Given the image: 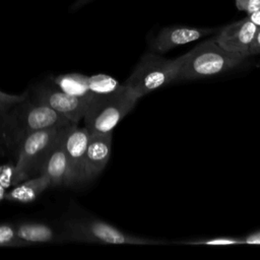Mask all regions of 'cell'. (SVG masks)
<instances>
[{"mask_svg": "<svg viewBox=\"0 0 260 260\" xmlns=\"http://www.w3.org/2000/svg\"><path fill=\"white\" fill-rule=\"evenodd\" d=\"M191 244H200V245H241L243 244L242 238L236 237H217L207 240H201L196 242H191Z\"/></svg>", "mask_w": 260, "mask_h": 260, "instance_id": "obj_18", "label": "cell"}, {"mask_svg": "<svg viewBox=\"0 0 260 260\" xmlns=\"http://www.w3.org/2000/svg\"><path fill=\"white\" fill-rule=\"evenodd\" d=\"M90 133L85 127L69 125L63 135V147L68 165L69 186L82 183L83 162Z\"/></svg>", "mask_w": 260, "mask_h": 260, "instance_id": "obj_9", "label": "cell"}, {"mask_svg": "<svg viewBox=\"0 0 260 260\" xmlns=\"http://www.w3.org/2000/svg\"><path fill=\"white\" fill-rule=\"evenodd\" d=\"M5 194H6L5 187L0 183V201H2L5 198Z\"/></svg>", "mask_w": 260, "mask_h": 260, "instance_id": "obj_24", "label": "cell"}, {"mask_svg": "<svg viewBox=\"0 0 260 260\" xmlns=\"http://www.w3.org/2000/svg\"><path fill=\"white\" fill-rule=\"evenodd\" d=\"M184 60L176 82L216 76L239 67L248 57L229 52L211 38L183 55Z\"/></svg>", "mask_w": 260, "mask_h": 260, "instance_id": "obj_2", "label": "cell"}, {"mask_svg": "<svg viewBox=\"0 0 260 260\" xmlns=\"http://www.w3.org/2000/svg\"><path fill=\"white\" fill-rule=\"evenodd\" d=\"M242 240H243V244L260 245V230L255 231V232L243 237Z\"/></svg>", "mask_w": 260, "mask_h": 260, "instance_id": "obj_21", "label": "cell"}, {"mask_svg": "<svg viewBox=\"0 0 260 260\" xmlns=\"http://www.w3.org/2000/svg\"><path fill=\"white\" fill-rule=\"evenodd\" d=\"M27 96V91L21 94H8L0 91V117L3 116L16 103Z\"/></svg>", "mask_w": 260, "mask_h": 260, "instance_id": "obj_17", "label": "cell"}, {"mask_svg": "<svg viewBox=\"0 0 260 260\" xmlns=\"http://www.w3.org/2000/svg\"><path fill=\"white\" fill-rule=\"evenodd\" d=\"M94 0H75L71 6H70V11H76L78 9H80L81 7L89 4L90 2H92Z\"/></svg>", "mask_w": 260, "mask_h": 260, "instance_id": "obj_22", "label": "cell"}, {"mask_svg": "<svg viewBox=\"0 0 260 260\" xmlns=\"http://www.w3.org/2000/svg\"><path fill=\"white\" fill-rule=\"evenodd\" d=\"M258 27L247 17L225 25L214 37L224 50L248 57V50Z\"/></svg>", "mask_w": 260, "mask_h": 260, "instance_id": "obj_11", "label": "cell"}, {"mask_svg": "<svg viewBox=\"0 0 260 260\" xmlns=\"http://www.w3.org/2000/svg\"><path fill=\"white\" fill-rule=\"evenodd\" d=\"M68 126L64 127L49 156L45 164V168L43 173L46 174L51 182V187H58V186H69V180H68V165H67V158L63 147V135L65 132V129Z\"/></svg>", "mask_w": 260, "mask_h": 260, "instance_id": "obj_13", "label": "cell"}, {"mask_svg": "<svg viewBox=\"0 0 260 260\" xmlns=\"http://www.w3.org/2000/svg\"><path fill=\"white\" fill-rule=\"evenodd\" d=\"M63 242L156 245L160 241L126 234L116 226L95 218H71L64 223L61 232Z\"/></svg>", "mask_w": 260, "mask_h": 260, "instance_id": "obj_6", "label": "cell"}, {"mask_svg": "<svg viewBox=\"0 0 260 260\" xmlns=\"http://www.w3.org/2000/svg\"><path fill=\"white\" fill-rule=\"evenodd\" d=\"M64 127L66 126L37 130L22 141L16 153L12 186L43 174L48 156Z\"/></svg>", "mask_w": 260, "mask_h": 260, "instance_id": "obj_5", "label": "cell"}, {"mask_svg": "<svg viewBox=\"0 0 260 260\" xmlns=\"http://www.w3.org/2000/svg\"><path fill=\"white\" fill-rule=\"evenodd\" d=\"M211 27H195L187 25H172L164 27L151 41L150 50L155 53H166L177 47L195 42L213 34Z\"/></svg>", "mask_w": 260, "mask_h": 260, "instance_id": "obj_10", "label": "cell"}, {"mask_svg": "<svg viewBox=\"0 0 260 260\" xmlns=\"http://www.w3.org/2000/svg\"><path fill=\"white\" fill-rule=\"evenodd\" d=\"M138 96L124 84L115 92L93 100L86 111L84 127L90 134L112 133L118 123L134 108Z\"/></svg>", "mask_w": 260, "mask_h": 260, "instance_id": "obj_4", "label": "cell"}, {"mask_svg": "<svg viewBox=\"0 0 260 260\" xmlns=\"http://www.w3.org/2000/svg\"><path fill=\"white\" fill-rule=\"evenodd\" d=\"M184 56L167 59L155 52L145 53L123 83L138 98L176 82Z\"/></svg>", "mask_w": 260, "mask_h": 260, "instance_id": "obj_3", "label": "cell"}, {"mask_svg": "<svg viewBox=\"0 0 260 260\" xmlns=\"http://www.w3.org/2000/svg\"><path fill=\"white\" fill-rule=\"evenodd\" d=\"M65 117L27 96L0 117V152L16 156L22 141L32 132L50 127L69 126Z\"/></svg>", "mask_w": 260, "mask_h": 260, "instance_id": "obj_1", "label": "cell"}, {"mask_svg": "<svg viewBox=\"0 0 260 260\" xmlns=\"http://www.w3.org/2000/svg\"><path fill=\"white\" fill-rule=\"evenodd\" d=\"M24 246L17 237L15 224L0 223V247Z\"/></svg>", "mask_w": 260, "mask_h": 260, "instance_id": "obj_16", "label": "cell"}, {"mask_svg": "<svg viewBox=\"0 0 260 260\" xmlns=\"http://www.w3.org/2000/svg\"><path fill=\"white\" fill-rule=\"evenodd\" d=\"M250 21H252L257 27H260V9L255 11V12H252L250 14H247L246 16Z\"/></svg>", "mask_w": 260, "mask_h": 260, "instance_id": "obj_23", "label": "cell"}, {"mask_svg": "<svg viewBox=\"0 0 260 260\" xmlns=\"http://www.w3.org/2000/svg\"><path fill=\"white\" fill-rule=\"evenodd\" d=\"M51 81L68 93L92 101L115 92L122 85L117 79L106 74L86 76L80 73H65L53 77Z\"/></svg>", "mask_w": 260, "mask_h": 260, "instance_id": "obj_8", "label": "cell"}, {"mask_svg": "<svg viewBox=\"0 0 260 260\" xmlns=\"http://www.w3.org/2000/svg\"><path fill=\"white\" fill-rule=\"evenodd\" d=\"M28 95L32 101L44 104L65 117L72 124H78L83 119L92 102L90 99L68 93L52 81L39 84L31 90V93L28 91Z\"/></svg>", "mask_w": 260, "mask_h": 260, "instance_id": "obj_7", "label": "cell"}, {"mask_svg": "<svg viewBox=\"0 0 260 260\" xmlns=\"http://www.w3.org/2000/svg\"><path fill=\"white\" fill-rule=\"evenodd\" d=\"M238 10L250 14L260 9V0H235Z\"/></svg>", "mask_w": 260, "mask_h": 260, "instance_id": "obj_19", "label": "cell"}, {"mask_svg": "<svg viewBox=\"0 0 260 260\" xmlns=\"http://www.w3.org/2000/svg\"><path fill=\"white\" fill-rule=\"evenodd\" d=\"M112 148V133L90 134L87 143L82 173V183L99 176L107 166Z\"/></svg>", "mask_w": 260, "mask_h": 260, "instance_id": "obj_12", "label": "cell"}, {"mask_svg": "<svg viewBox=\"0 0 260 260\" xmlns=\"http://www.w3.org/2000/svg\"><path fill=\"white\" fill-rule=\"evenodd\" d=\"M17 237L22 244H41L63 242L61 233H57L51 225L37 221H21L15 223Z\"/></svg>", "mask_w": 260, "mask_h": 260, "instance_id": "obj_14", "label": "cell"}, {"mask_svg": "<svg viewBox=\"0 0 260 260\" xmlns=\"http://www.w3.org/2000/svg\"><path fill=\"white\" fill-rule=\"evenodd\" d=\"M260 54V27H258L248 50V57Z\"/></svg>", "mask_w": 260, "mask_h": 260, "instance_id": "obj_20", "label": "cell"}, {"mask_svg": "<svg viewBox=\"0 0 260 260\" xmlns=\"http://www.w3.org/2000/svg\"><path fill=\"white\" fill-rule=\"evenodd\" d=\"M49 187H51L50 179L43 173L16 184L10 191L6 192L4 199L19 203H28L34 201Z\"/></svg>", "mask_w": 260, "mask_h": 260, "instance_id": "obj_15", "label": "cell"}]
</instances>
